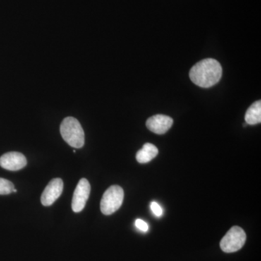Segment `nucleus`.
I'll use <instances>...</instances> for the list:
<instances>
[{
	"mask_svg": "<svg viewBox=\"0 0 261 261\" xmlns=\"http://www.w3.org/2000/svg\"><path fill=\"white\" fill-rule=\"evenodd\" d=\"M222 76V67L212 58L202 60L194 65L190 71L192 82L202 88H210L219 83Z\"/></svg>",
	"mask_w": 261,
	"mask_h": 261,
	"instance_id": "f257e3e1",
	"label": "nucleus"
},
{
	"mask_svg": "<svg viewBox=\"0 0 261 261\" xmlns=\"http://www.w3.org/2000/svg\"><path fill=\"white\" fill-rule=\"evenodd\" d=\"M61 134L63 140L74 148H82L84 145V132L78 120L67 117L61 125Z\"/></svg>",
	"mask_w": 261,
	"mask_h": 261,
	"instance_id": "f03ea898",
	"label": "nucleus"
},
{
	"mask_svg": "<svg viewBox=\"0 0 261 261\" xmlns=\"http://www.w3.org/2000/svg\"><path fill=\"white\" fill-rule=\"evenodd\" d=\"M124 192L121 187L113 185L105 192L100 202V210L103 214L109 216L114 214L123 203Z\"/></svg>",
	"mask_w": 261,
	"mask_h": 261,
	"instance_id": "7ed1b4c3",
	"label": "nucleus"
},
{
	"mask_svg": "<svg viewBox=\"0 0 261 261\" xmlns=\"http://www.w3.org/2000/svg\"><path fill=\"white\" fill-rule=\"evenodd\" d=\"M246 233L240 226H234L228 230V232L221 240L220 247L226 253H231L240 250L246 242Z\"/></svg>",
	"mask_w": 261,
	"mask_h": 261,
	"instance_id": "20e7f679",
	"label": "nucleus"
},
{
	"mask_svg": "<svg viewBox=\"0 0 261 261\" xmlns=\"http://www.w3.org/2000/svg\"><path fill=\"white\" fill-rule=\"evenodd\" d=\"M91 186L88 180L82 178L75 187L72 200V209L75 213L83 211L90 195Z\"/></svg>",
	"mask_w": 261,
	"mask_h": 261,
	"instance_id": "39448f33",
	"label": "nucleus"
},
{
	"mask_svg": "<svg viewBox=\"0 0 261 261\" xmlns=\"http://www.w3.org/2000/svg\"><path fill=\"white\" fill-rule=\"evenodd\" d=\"M63 190V181L61 178H57L51 180L43 192L41 202L44 206H50L61 195Z\"/></svg>",
	"mask_w": 261,
	"mask_h": 261,
	"instance_id": "423d86ee",
	"label": "nucleus"
},
{
	"mask_svg": "<svg viewBox=\"0 0 261 261\" xmlns=\"http://www.w3.org/2000/svg\"><path fill=\"white\" fill-rule=\"evenodd\" d=\"M27 160L20 152H10L0 157V166L8 171H18L27 166Z\"/></svg>",
	"mask_w": 261,
	"mask_h": 261,
	"instance_id": "0eeeda50",
	"label": "nucleus"
},
{
	"mask_svg": "<svg viewBox=\"0 0 261 261\" xmlns=\"http://www.w3.org/2000/svg\"><path fill=\"white\" fill-rule=\"evenodd\" d=\"M173 120L165 115H155L150 117L146 122V126L151 132L157 135L166 133L172 126Z\"/></svg>",
	"mask_w": 261,
	"mask_h": 261,
	"instance_id": "6e6552de",
	"label": "nucleus"
},
{
	"mask_svg": "<svg viewBox=\"0 0 261 261\" xmlns=\"http://www.w3.org/2000/svg\"><path fill=\"white\" fill-rule=\"evenodd\" d=\"M159 154V149L151 143H146L137 152L136 159L140 163H147L153 160Z\"/></svg>",
	"mask_w": 261,
	"mask_h": 261,
	"instance_id": "1a4fd4ad",
	"label": "nucleus"
},
{
	"mask_svg": "<svg viewBox=\"0 0 261 261\" xmlns=\"http://www.w3.org/2000/svg\"><path fill=\"white\" fill-rule=\"evenodd\" d=\"M247 124L255 125L261 122V101H256L252 103L247 109L245 116Z\"/></svg>",
	"mask_w": 261,
	"mask_h": 261,
	"instance_id": "9d476101",
	"label": "nucleus"
},
{
	"mask_svg": "<svg viewBox=\"0 0 261 261\" xmlns=\"http://www.w3.org/2000/svg\"><path fill=\"white\" fill-rule=\"evenodd\" d=\"M14 185L9 180L0 178V195H6L12 193L14 190Z\"/></svg>",
	"mask_w": 261,
	"mask_h": 261,
	"instance_id": "9b49d317",
	"label": "nucleus"
},
{
	"mask_svg": "<svg viewBox=\"0 0 261 261\" xmlns=\"http://www.w3.org/2000/svg\"><path fill=\"white\" fill-rule=\"evenodd\" d=\"M135 225L137 228H139L140 231H144V232H146V231H147L149 230L148 224H147L145 221H144L143 220H136Z\"/></svg>",
	"mask_w": 261,
	"mask_h": 261,
	"instance_id": "f8f14e48",
	"label": "nucleus"
},
{
	"mask_svg": "<svg viewBox=\"0 0 261 261\" xmlns=\"http://www.w3.org/2000/svg\"><path fill=\"white\" fill-rule=\"evenodd\" d=\"M151 210H152L153 214L157 216H161L163 214V210L161 208V205H159L157 202H152L150 205Z\"/></svg>",
	"mask_w": 261,
	"mask_h": 261,
	"instance_id": "ddd939ff",
	"label": "nucleus"
},
{
	"mask_svg": "<svg viewBox=\"0 0 261 261\" xmlns=\"http://www.w3.org/2000/svg\"><path fill=\"white\" fill-rule=\"evenodd\" d=\"M13 192H17V190H16V189H14V190H13Z\"/></svg>",
	"mask_w": 261,
	"mask_h": 261,
	"instance_id": "4468645a",
	"label": "nucleus"
}]
</instances>
